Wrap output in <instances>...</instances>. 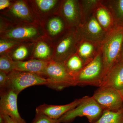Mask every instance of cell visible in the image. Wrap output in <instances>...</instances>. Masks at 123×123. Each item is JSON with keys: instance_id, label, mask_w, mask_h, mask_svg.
<instances>
[{"instance_id": "6da1fadb", "label": "cell", "mask_w": 123, "mask_h": 123, "mask_svg": "<svg viewBox=\"0 0 123 123\" xmlns=\"http://www.w3.org/2000/svg\"><path fill=\"white\" fill-rule=\"evenodd\" d=\"M123 46V27L118 26L109 36L104 45L103 81L111 69L120 61Z\"/></svg>"}, {"instance_id": "7a4b0ae2", "label": "cell", "mask_w": 123, "mask_h": 123, "mask_svg": "<svg viewBox=\"0 0 123 123\" xmlns=\"http://www.w3.org/2000/svg\"><path fill=\"white\" fill-rule=\"evenodd\" d=\"M49 88L60 90L64 88L76 86L75 77L72 75L63 63L51 61L48 62L45 72Z\"/></svg>"}, {"instance_id": "3957f363", "label": "cell", "mask_w": 123, "mask_h": 123, "mask_svg": "<svg viewBox=\"0 0 123 123\" xmlns=\"http://www.w3.org/2000/svg\"><path fill=\"white\" fill-rule=\"evenodd\" d=\"M104 110L93 97L86 96L81 103L58 119L60 123H70L78 117H85L90 123L101 117Z\"/></svg>"}, {"instance_id": "277c9868", "label": "cell", "mask_w": 123, "mask_h": 123, "mask_svg": "<svg viewBox=\"0 0 123 123\" xmlns=\"http://www.w3.org/2000/svg\"><path fill=\"white\" fill-rule=\"evenodd\" d=\"M76 86H91L100 87L103 83L102 57L98 55L86 64L75 76Z\"/></svg>"}, {"instance_id": "5b68a950", "label": "cell", "mask_w": 123, "mask_h": 123, "mask_svg": "<svg viewBox=\"0 0 123 123\" xmlns=\"http://www.w3.org/2000/svg\"><path fill=\"white\" fill-rule=\"evenodd\" d=\"M47 82L46 78L34 74L13 70L7 75L4 88L11 90L18 95L26 88L34 86L46 85Z\"/></svg>"}, {"instance_id": "8992f818", "label": "cell", "mask_w": 123, "mask_h": 123, "mask_svg": "<svg viewBox=\"0 0 123 123\" xmlns=\"http://www.w3.org/2000/svg\"><path fill=\"white\" fill-rule=\"evenodd\" d=\"M92 97L104 110L117 111L123 107V98L119 91L112 87H99Z\"/></svg>"}, {"instance_id": "52a82bcc", "label": "cell", "mask_w": 123, "mask_h": 123, "mask_svg": "<svg viewBox=\"0 0 123 123\" xmlns=\"http://www.w3.org/2000/svg\"><path fill=\"white\" fill-rule=\"evenodd\" d=\"M0 111L6 114L18 123H26L18 112L17 105L18 95L7 88L0 90Z\"/></svg>"}, {"instance_id": "ba28073f", "label": "cell", "mask_w": 123, "mask_h": 123, "mask_svg": "<svg viewBox=\"0 0 123 123\" xmlns=\"http://www.w3.org/2000/svg\"><path fill=\"white\" fill-rule=\"evenodd\" d=\"M85 97L75 99L72 102L64 105H52L44 104L40 105L36 109V113L46 115L51 118L58 119L66 112L79 105L85 99Z\"/></svg>"}, {"instance_id": "9c48e42d", "label": "cell", "mask_w": 123, "mask_h": 123, "mask_svg": "<svg viewBox=\"0 0 123 123\" xmlns=\"http://www.w3.org/2000/svg\"><path fill=\"white\" fill-rule=\"evenodd\" d=\"M48 63V62L39 60L13 61V70L31 73L43 77L42 75L45 76L46 69Z\"/></svg>"}, {"instance_id": "30bf717a", "label": "cell", "mask_w": 123, "mask_h": 123, "mask_svg": "<svg viewBox=\"0 0 123 123\" xmlns=\"http://www.w3.org/2000/svg\"><path fill=\"white\" fill-rule=\"evenodd\" d=\"M102 86H110L118 91L123 89V61L119 62L111 69L104 79Z\"/></svg>"}, {"instance_id": "8fae6325", "label": "cell", "mask_w": 123, "mask_h": 123, "mask_svg": "<svg viewBox=\"0 0 123 123\" xmlns=\"http://www.w3.org/2000/svg\"><path fill=\"white\" fill-rule=\"evenodd\" d=\"M38 31L32 27H17L11 30L7 34V37L15 39H24L34 37L37 35Z\"/></svg>"}, {"instance_id": "7c38bea8", "label": "cell", "mask_w": 123, "mask_h": 123, "mask_svg": "<svg viewBox=\"0 0 123 123\" xmlns=\"http://www.w3.org/2000/svg\"><path fill=\"white\" fill-rule=\"evenodd\" d=\"M94 123H123V107L117 111L104 110L101 117Z\"/></svg>"}, {"instance_id": "4fadbf2b", "label": "cell", "mask_w": 123, "mask_h": 123, "mask_svg": "<svg viewBox=\"0 0 123 123\" xmlns=\"http://www.w3.org/2000/svg\"><path fill=\"white\" fill-rule=\"evenodd\" d=\"M86 31L88 35L93 38L99 37L103 33L102 29L97 19L93 17L86 24Z\"/></svg>"}, {"instance_id": "5bb4252c", "label": "cell", "mask_w": 123, "mask_h": 123, "mask_svg": "<svg viewBox=\"0 0 123 123\" xmlns=\"http://www.w3.org/2000/svg\"><path fill=\"white\" fill-rule=\"evenodd\" d=\"M77 4L73 0H67L64 3L63 12L65 17L70 22H74L77 16Z\"/></svg>"}, {"instance_id": "9a60e30c", "label": "cell", "mask_w": 123, "mask_h": 123, "mask_svg": "<svg viewBox=\"0 0 123 123\" xmlns=\"http://www.w3.org/2000/svg\"><path fill=\"white\" fill-rule=\"evenodd\" d=\"M72 43V38L70 36L65 38L60 42L56 49L57 57L55 61L62 63L63 56L70 48Z\"/></svg>"}, {"instance_id": "2e32d148", "label": "cell", "mask_w": 123, "mask_h": 123, "mask_svg": "<svg viewBox=\"0 0 123 123\" xmlns=\"http://www.w3.org/2000/svg\"><path fill=\"white\" fill-rule=\"evenodd\" d=\"M65 65L69 72L74 77L84 68L83 62L76 55L69 58Z\"/></svg>"}, {"instance_id": "e0dca14e", "label": "cell", "mask_w": 123, "mask_h": 123, "mask_svg": "<svg viewBox=\"0 0 123 123\" xmlns=\"http://www.w3.org/2000/svg\"><path fill=\"white\" fill-rule=\"evenodd\" d=\"M12 12L16 17L24 19L29 18L30 12L26 5L22 1L14 3L11 8Z\"/></svg>"}, {"instance_id": "ac0fdd59", "label": "cell", "mask_w": 123, "mask_h": 123, "mask_svg": "<svg viewBox=\"0 0 123 123\" xmlns=\"http://www.w3.org/2000/svg\"><path fill=\"white\" fill-rule=\"evenodd\" d=\"M97 20L101 26L107 28L111 23V18L108 12L103 8L98 9L96 13Z\"/></svg>"}, {"instance_id": "d6986e66", "label": "cell", "mask_w": 123, "mask_h": 123, "mask_svg": "<svg viewBox=\"0 0 123 123\" xmlns=\"http://www.w3.org/2000/svg\"><path fill=\"white\" fill-rule=\"evenodd\" d=\"M50 55V49L46 43L41 42L36 46L35 51L36 57L41 59L45 60L48 58Z\"/></svg>"}, {"instance_id": "ffe728a7", "label": "cell", "mask_w": 123, "mask_h": 123, "mask_svg": "<svg viewBox=\"0 0 123 123\" xmlns=\"http://www.w3.org/2000/svg\"><path fill=\"white\" fill-rule=\"evenodd\" d=\"M63 26V23L60 19L58 18H54L49 22L48 31L51 35H55L61 31Z\"/></svg>"}, {"instance_id": "44dd1931", "label": "cell", "mask_w": 123, "mask_h": 123, "mask_svg": "<svg viewBox=\"0 0 123 123\" xmlns=\"http://www.w3.org/2000/svg\"><path fill=\"white\" fill-rule=\"evenodd\" d=\"M93 50V46L89 43H84L80 46L79 50V55L84 60L85 64L88 63V59L92 55Z\"/></svg>"}, {"instance_id": "7402d4cb", "label": "cell", "mask_w": 123, "mask_h": 123, "mask_svg": "<svg viewBox=\"0 0 123 123\" xmlns=\"http://www.w3.org/2000/svg\"><path fill=\"white\" fill-rule=\"evenodd\" d=\"M114 10L116 19L119 23V26L123 27V0L114 1Z\"/></svg>"}, {"instance_id": "603a6c76", "label": "cell", "mask_w": 123, "mask_h": 123, "mask_svg": "<svg viewBox=\"0 0 123 123\" xmlns=\"http://www.w3.org/2000/svg\"><path fill=\"white\" fill-rule=\"evenodd\" d=\"M13 61L6 57L2 56L0 58V71L9 74L13 70Z\"/></svg>"}, {"instance_id": "cb8c5ba5", "label": "cell", "mask_w": 123, "mask_h": 123, "mask_svg": "<svg viewBox=\"0 0 123 123\" xmlns=\"http://www.w3.org/2000/svg\"><path fill=\"white\" fill-rule=\"evenodd\" d=\"M35 1L38 8L43 11H49L57 2V1L55 0H37Z\"/></svg>"}, {"instance_id": "d4e9b609", "label": "cell", "mask_w": 123, "mask_h": 123, "mask_svg": "<svg viewBox=\"0 0 123 123\" xmlns=\"http://www.w3.org/2000/svg\"><path fill=\"white\" fill-rule=\"evenodd\" d=\"M28 51L25 46H21L15 50L13 54V57L16 61H21L27 56Z\"/></svg>"}, {"instance_id": "484cf974", "label": "cell", "mask_w": 123, "mask_h": 123, "mask_svg": "<svg viewBox=\"0 0 123 123\" xmlns=\"http://www.w3.org/2000/svg\"><path fill=\"white\" fill-rule=\"evenodd\" d=\"M31 123H60L58 119L51 118L46 115L36 113Z\"/></svg>"}, {"instance_id": "4316f807", "label": "cell", "mask_w": 123, "mask_h": 123, "mask_svg": "<svg viewBox=\"0 0 123 123\" xmlns=\"http://www.w3.org/2000/svg\"><path fill=\"white\" fill-rule=\"evenodd\" d=\"M15 44V42L1 40L0 42V53H3L13 47Z\"/></svg>"}, {"instance_id": "83f0119b", "label": "cell", "mask_w": 123, "mask_h": 123, "mask_svg": "<svg viewBox=\"0 0 123 123\" xmlns=\"http://www.w3.org/2000/svg\"><path fill=\"white\" fill-rule=\"evenodd\" d=\"M0 123H18L10 117L4 112L0 111Z\"/></svg>"}, {"instance_id": "f1b7e54d", "label": "cell", "mask_w": 123, "mask_h": 123, "mask_svg": "<svg viewBox=\"0 0 123 123\" xmlns=\"http://www.w3.org/2000/svg\"><path fill=\"white\" fill-rule=\"evenodd\" d=\"M7 75L6 73L0 71V90L4 89L5 87Z\"/></svg>"}, {"instance_id": "f546056e", "label": "cell", "mask_w": 123, "mask_h": 123, "mask_svg": "<svg viewBox=\"0 0 123 123\" xmlns=\"http://www.w3.org/2000/svg\"><path fill=\"white\" fill-rule=\"evenodd\" d=\"M10 2L8 0H0V9H4L8 7L10 5Z\"/></svg>"}, {"instance_id": "4dcf8cb0", "label": "cell", "mask_w": 123, "mask_h": 123, "mask_svg": "<svg viewBox=\"0 0 123 123\" xmlns=\"http://www.w3.org/2000/svg\"><path fill=\"white\" fill-rule=\"evenodd\" d=\"M120 61H123V46L121 52V56H120Z\"/></svg>"}, {"instance_id": "1f68e13d", "label": "cell", "mask_w": 123, "mask_h": 123, "mask_svg": "<svg viewBox=\"0 0 123 123\" xmlns=\"http://www.w3.org/2000/svg\"><path fill=\"white\" fill-rule=\"evenodd\" d=\"M119 91L120 93V94H121V96L123 97V88L121 90Z\"/></svg>"}]
</instances>
